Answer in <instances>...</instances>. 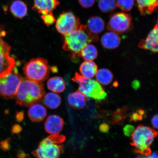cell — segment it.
Returning <instances> with one entry per match:
<instances>
[{"mask_svg": "<svg viewBox=\"0 0 158 158\" xmlns=\"http://www.w3.org/2000/svg\"><path fill=\"white\" fill-rule=\"evenodd\" d=\"M45 94L41 83L23 78L15 95L16 104L29 107L42 100Z\"/></svg>", "mask_w": 158, "mask_h": 158, "instance_id": "cell-1", "label": "cell"}, {"mask_svg": "<svg viewBox=\"0 0 158 158\" xmlns=\"http://www.w3.org/2000/svg\"><path fill=\"white\" fill-rule=\"evenodd\" d=\"M63 48L72 54L73 58L78 56L81 51L90 43L98 40V35L89 31L87 26L81 25L78 30L64 35Z\"/></svg>", "mask_w": 158, "mask_h": 158, "instance_id": "cell-2", "label": "cell"}, {"mask_svg": "<svg viewBox=\"0 0 158 158\" xmlns=\"http://www.w3.org/2000/svg\"><path fill=\"white\" fill-rule=\"evenodd\" d=\"M157 135V132L151 127L138 126L131 135V144L134 147V152L150 155L151 153L150 147Z\"/></svg>", "mask_w": 158, "mask_h": 158, "instance_id": "cell-3", "label": "cell"}, {"mask_svg": "<svg viewBox=\"0 0 158 158\" xmlns=\"http://www.w3.org/2000/svg\"><path fill=\"white\" fill-rule=\"evenodd\" d=\"M72 80L79 84L78 90L84 95L86 99L100 101L105 99L107 96L105 91L97 81L85 78L77 73Z\"/></svg>", "mask_w": 158, "mask_h": 158, "instance_id": "cell-4", "label": "cell"}, {"mask_svg": "<svg viewBox=\"0 0 158 158\" xmlns=\"http://www.w3.org/2000/svg\"><path fill=\"white\" fill-rule=\"evenodd\" d=\"M23 71L27 79L42 83L49 76L48 62L46 59L40 58L31 59L25 65Z\"/></svg>", "mask_w": 158, "mask_h": 158, "instance_id": "cell-5", "label": "cell"}, {"mask_svg": "<svg viewBox=\"0 0 158 158\" xmlns=\"http://www.w3.org/2000/svg\"><path fill=\"white\" fill-rule=\"evenodd\" d=\"M23 78L15 66L9 74L0 77V97L6 100L14 98Z\"/></svg>", "mask_w": 158, "mask_h": 158, "instance_id": "cell-6", "label": "cell"}, {"mask_svg": "<svg viewBox=\"0 0 158 158\" xmlns=\"http://www.w3.org/2000/svg\"><path fill=\"white\" fill-rule=\"evenodd\" d=\"M133 27L131 15L124 13H118L110 16L106 29L118 34H122L131 31Z\"/></svg>", "mask_w": 158, "mask_h": 158, "instance_id": "cell-7", "label": "cell"}, {"mask_svg": "<svg viewBox=\"0 0 158 158\" xmlns=\"http://www.w3.org/2000/svg\"><path fill=\"white\" fill-rule=\"evenodd\" d=\"M64 149V145L55 143L47 137L40 142L31 154L36 158H59Z\"/></svg>", "mask_w": 158, "mask_h": 158, "instance_id": "cell-8", "label": "cell"}, {"mask_svg": "<svg viewBox=\"0 0 158 158\" xmlns=\"http://www.w3.org/2000/svg\"><path fill=\"white\" fill-rule=\"evenodd\" d=\"M5 35L0 29V77L9 74L16 64L15 59L10 55L11 47L2 39Z\"/></svg>", "mask_w": 158, "mask_h": 158, "instance_id": "cell-9", "label": "cell"}, {"mask_svg": "<svg viewBox=\"0 0 158 158\" xmlns=\"http://www.w3.org/2000/svg\"><path fill=\"white\" fill-rule=\"evenodd\" d=\"M80 19L71 12H64L59 15L56 21V28L59 33L66 35L80 28Z\"/></svg>", "mask_w": 158, "mask_h": 158, "instance_id": "cell-10", "label": "cell"}, {"mask_svg": "<svg viewBox=\"0 0 158 158\" xmlns=\"http://www.w3.org/2000/svg\"><path fill=\"white\" fill-rule=\"evenodd\" d=\"M158 24L157 23L145 39L142 40L138 44V47L141 49L149 50L154 53L158 51Z\"/></svg>", "mask_w": 158, "mask_h": 158, "instance_id": "cell-11", "label": "cell"}, {"mask_svg": "<svg viewBox=\"0 0 158 158\" xmlns=\"http://www.w3.org/2000/svg\"><path fill=\"white\" fill-rule=\"evenodd\" d=\"M64 125V122L60 116L56 114L49 116L44 124L45 131L51 134H58L62 131Z\"/></svg>", "mask_w": 158, "mask_h": 158, "instance_id": "cell-12", "label": "cell"}, {"mask_svg": "<svg viewBox=\"0 0 158 158\" xmlns=\"http://www.w3.org/2000/svg\"><path fill=\"white\" fill-rule=\"evenodd\" d=\"M59 4L60 2L58 0H34L32 9L38 11L41 15H44L52 12Z\"/></svg>", "mask_w": 158, "mask_h": 158, "instance_id": "cell-13", "label": "cell"}, {"mask_svg": "<svg viewBox=\"0 0 158 158\" xmlns=\"http://www.w3.org/2000/svg\"><path fill=\"white\" fill-rule=\"evenodd\" d=\"M121 39L119 35L115 33L110 31L105 33L101 39V43L104 48L114 49L120 45Z\"/></svg>", "mask_w": 158, "mask_h": 158, "instance_id": "cell-14", "label": "cell"}, {"mask_svg": "<svg viewBox=\"0 0 158 158\" xmlns=\"http://www.w3.org/2000/svg\"><path fill=\"white\" fill-rule=\"evenodd\" d=\"M29 107L28 115L31 121L35 122H41L46 117L47 114L46 109L42 105L36 103Z\"/></svg>", "mask_w": 158, "mask_h": 158, "instance_id": "cell-15", "label": "cell"}, {"mask_svg": "<svg viewBox=\"0 0 158 158\" xmlns=\"http://www.w3.org/2000/svg\"><path fill=\"white\" fill-rule=\"evenodd\" d=\"M68 102L71 107L75 109H81L86 104V98L84 95L78 90L69 95Z\"/></svg>", "mask_w": 158, "mask_h": 158, "instance_id": "cell-16", "label": "cell"}, {"mask_svg": "<svg viewBox=\"0 0 158 158\" xmlns=\"http://www.w3.org/2000/svg\"><path fill=\"white\" fill-rule=\"evenodd\" d=\"M138 9L142 15H149L157 10L158 0H136Z\"/></svg>", "mask_w": 158, "mask_h": 158, "instance_id": "cell-17", "label": "cell"}, {"mask_svg": "<svg viewBox=\"0 0 158 158\" xmlns=\"http://www.w3.org/2000/svg\"><path fill=\"white\" fill-rule=\"evenodd\" d=\"M98 70L97 65L92 61H86L81 64L80 71L85 78L92 79L95 76Z\"/></svg>", "mask_w": 158, "mask_h": 158, "instance_id": "cell-18", "label": "cell"}, {"mask_svg": "<svg viewBox=\"0 0 158 158\" xmlns=\"http://www.w3.org/2000/svg\"><path fill=\"white\" fill-rule=\"evenodd\" d=\"M86 26L91 32L98 35L104 30L105 23L101 18L94 16L88 19Z\"/></svg>", "mask_w": 158, "mask_h": 158, "instance_id": "cell-19", "label": "cell"}, {"mask_svg": "<svg viewBox=\"0 0 158 158\" xmlns=\"http://www.w3.org/2000/svg\"><path fill=\"white\" fill-rule=\"evenodd\" d=\"M10 10L12 14L15 17L22 19L27 14V6L24 2L21 0H16L11 4Z\"/></svg>", "mask_w": 158, "mask_h": 158, "instance_id": "cell-20", "label": "cell"}, {"mask_svg": "<svg viewBox=\"0 0 158 158\" xmlns=\"http://www.w3.org/2000/svg\"><path fill=\"white\" fill-rule=\"evenodd\" d=\"M47 88L55 93H61L65 89L64 79L60 77H54L49 79L47 82Z\"/></svg>", "mask_w": 158, "mask_h": 158, "instance_id": "cell-21", "label": "cell"}, {"mask_svg": "<svg viewBox=\"0 0 158 158\" xmlns=\"http://www.w3.org/2000/svg\"><path fill=\"white\" fill-rule=\"evenodd\" d=\"M43 102L45 105L51 109L58 108L61 103L60 96L55 92H49L44 95Z\"/></svg>", "mask_w": 158, "mask_h": 158, "instance_id": "cell-22", "label": "cell"}, {"mask_svg": "<svg viewBox=\"0 0 158 158\" xmlns=\"http://www.w3.org/2000/svg\"><path fill=\"white\" fill-rule=\"evenodd\" d=\"M98 55V50L95 46L88 44L82 49L78 56L85 61H92L96 59Z\"/></svg>", "mask_w": 158, "mask_h": 158, "instance_id": "cell-23", "label": "cell"}, {"mask_svg": "<svg viewBox=\"0 0 158 158\" xmlns=\"http://www.w3.org/2000/svg\"><path fill=\"white\" fill-rule=\"evenodd\" d=\"M95 76L96 81L99 83L104 85L110 84L113 79L112 73L106 69H101L98 70Z\"/></svg>", "mask_w": 158, "mask_h": 158, "instance_id": "cell-24", "label": "cell"}, {"mask_svg": "<svg viewBox=\"0 0 158 158\" xmlns=\"http://www.w3.org/2000/svg\"><path fill=\"white\" fill-rule=\"evenodd\" d=\"M98 6L101 11L104 13H110L117 7L116 0H99Z\"/></svg>", "mask_w": 158, "mask_h": 158, "instance_id": "cell-25", "label": "cell"}, {"mask_svg": "<svg viewBox=\"0 0 158 158\" xmlns=\"http://www.w3.org/2000/svg\"><path fill=\"white\" fill-rule=\"evenodd\" d=\"M117 6L122 11H128L133 9L134 0H117Z\"/></svg>", "mask_w": 158, "mask_h": 158, "instance_id": "cell-26", "label": "cell"}, {"mask_svg": "<svg viewBox=\"0 0 158 158\" xmlns=\"http://www.w3.org/2000/svg\"><path fill=\"white\" fill-rule=\"evenodd\" d=\"M126 108L120 109L114 112L112 122L114 123H118L123 120L126 116Z\"/></svg>", "mask_w": 158, "mask_h": 158, "instance_id": "cell-27", "label": "cell"}, {"mask_svg": "<svg viewBox=\"0 0 158 158\" xmlns=\"http://www.w3.org/2000/svg\"><path fill=\"white\" fill-rule=\"evenodd\" d=\"M41 18L45 24L48 25H52L56 20L52 12L51 11L49 12L46 14L41 15Z\"/></svg>", "mask_w": 158, "mask_h": 158, "instance_id": "cell-28", "label": "cell"}, {"mask_svg": "<svg viewBox=\"0 0 158 158\" xmlns=\"http://www.w3.org/2000/svg\"><path fill=\"white\" fill-rule=\"evenodd\" d=\"M48 137L53 143L58 144L64 143L66 139L65 136L59 135V134H52L48 136Z\"/></svg>", "mask_w": 158, "mask_h": 158, "instance_id": "cell-29", "label": "cell"}, {"mask_svg": "<svg viewBox=\"0 0 158 158\" xmlns=\"http://www.w3.org/2000/svg\"><path fill=\"white\" fill-rule=\"evenodd\" d=\"M145 114V112L143 110L140 109L137 112L132 114L130 117V120L132 121L137 122L138 120H141Z\"/></svg>", "mask_w": 158, "mask_h": 158, "instance_id": "cell-30", "label": "cell"}, {"mask_svg": "<svg viewBox=\"0 0 158 158\" xmlns=\"http://www.w3.org/2000/svg\"><path fill=\"white\" fill-rule=\"evenodd\" d=\"M10 138L3 140L0 142V149L4 151H9L11 149V145H10Z\"/></svg>", "mask_w": 158, "mask_h": 158, "instance_id": "cell-31", "label": "cell"}, {"mask_svg": "<svg viewBox=\"0 0 158 158\" xmlns=\"http://www.w3.org/2000/svg\"><path fill=\"white\" fill-rule=\"evenodd\" d=\"M79 3L84 8H89L92 6L95 3V0H78Z\"/></svg>", "mask_w": 158, "mask_h": 158, "instance_id": "cell-32", "label": "cell"}, {"mask_svg": "<svg viewBox=\"0 0 158 158\" xmlns=\"http://www.w3.org/2000/svg\"><path fill=\"white\" fill-rule=\"evenodd\" d=\"M134 130H135V128L133 126L127 125L126 126L123 128L124 133L126 136L129 137L133 133Z\"/></svg>", "mask_w": 158, "mask_h": 158, "instance_id": "cell-33", "label": "cell"}, {"mask_svg": "<svg viewBox=\"0 0 158 158\" xmlns=\"http://www.w3.org/2000/svg\"><path fill=\"white\" fill-rule=\"evenodd\" d=\"M22 130V128L18 124H15L12 128L11 133L13 134H19Z\"/></svg>", "mask_w": 158, "mask_h": 158, "instance_id": "cell-34", "label": "cell"}, {"mask_svg": "<svg viewBox=\"0 0 158 158\" xmlns=\"http://www.w3.org/2000/svg\"><path fill=\"white\" fill-rule=\"evenodd\" d=\"M24 113L23 111L18 112L16 114L15 118L17 122H21L24 118Z\"/></svg>", "mask_w": 158, "mask_h": 158, "instance_id": "cell-35", "label": "cell"}, {"mask_svg": "<svg viewBox=\"0 0 158 158\" xmlns=\"http://www.w3.org/2000/svg\"><path fill=\"white\" fill-rule=\"evenodd\" d=\"M109 129V126L106 123H102L100 126V130L102 133H106V132L108 131Z\"/></svg>", "mask_w": 158, "mask_h": 158, "instance_id": "cell-36", "label": "cell"}, {"mask_svg": "<svg viewBox=\"0 0 158 158\" xmlns=\"http://www.w3.org/2000/svg\"><path fill=\"white\" fill-rule=\"evenodd\" d=\"M158 114H155L152 119V123L154 127L158 128Z\"/></svg>", "mask_w": 158, "mask_h": 158, "instance_id": "cell-37", "label": "cell"}, {"mask_svg": "<svg viewBox=\"0 0 158 158\" xmlns=\"http://www.w3.org/2000/svg\"><path fill=\"white\" fill-rule=\"evenodd\" d=\"M17 157L19 158H26L27 154L23 151H20L18 152Z\"/></svg>", "mask_w": 158, "mask_h": 158, "instance_id": "cell-38", "label": "cell"}, {"mask_svg": "<svg viewBox=\"0 0 158 158\" xmlns=\"http://www.w3.org/2000/svg\"><path fill=\"white\" fill-rule=\"evenodd\" d=\"M153 158H158L157 154L155 152H153L152 154V156Z\"/></svg>", "mask_w": 158, "mask_h": 158, "instance_id": "cell-39", "label": "cell"}, {"mask_svg": "<svg viewBox=\"0 0 158 158\" xmlns=\"http://www.w3.org/2000/svg\"><path fill=\"white\" fill-rule=\"evenodd\" d=\"M145 158H153V157L152 156H151L150 155H147V156H146Z\"/></svg>", "mask_w": 158, "mask_h": 158, "instance_id": "cell-40", "label": "cell"}, {"mask_svg": "<svg viewBox=\"0 0 158 158\" xmlns=\"http://www.w3.org/2000/svg\"><path fill=\"white\" fill-rule=\"evenodd\" d=\"M136 158H143L141 156H138L137 157H136Z\"/></svg>", "mask_w": 158, "mask_h": 158, "instance_id": "cell-41", "label": "cell"}]
</instances>
